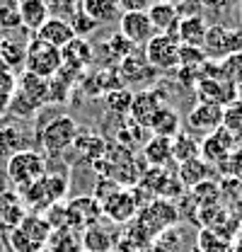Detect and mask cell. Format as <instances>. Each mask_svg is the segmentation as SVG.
Returning a JSON list of instances; mask_svg holds the SVG:
<instances>
[{
  "label": "cell",
  "instance_id": "obj_13",
  "mask_svg": "<svg viewBox=\"0 0 242 252\" xmlns=\"http://www.w3.org/2000/svg\"><path fill=\"white\" fill-rule=\"evenodd\" d=\"M167 104L162 99L160 90H141V93H133V102H131V112L128 117L136 122V124L151 128V122L155 119V114L160 112V107Z\"/></svg>",
  "mask_w": 242,
  "mask_h": 252
},
{
  "label": "cell",
  "instance_id": "obj_21",
  "mask_svg": "<svg viewBox=\"0 0 242 252\" xmlns=\"http://www.w3.org/2000/svg\"><path fill=\"white\" fill-rule=\"evenodd\" d=\"M60 56H63V65L78 70V73H85V68L92 63V46L88 39H80L75 36L68 46L60 49Z\"/></svg>",
  "mask_w": 242,
  "mask_h": 252
},
{
  "label": "cell",
  "instance_id": "obj_58",
  "mask_svg": "<svg viewBox=\"0 0 242 252\" xmlns=\"http://www.w3.org/2000/svg\"><path fill=\"white\" fill-rule=\"evenodd\" d=\"M240 185H242V177H240Z\"/></svg>",
  "mask_w": 242,
  "mask_h": 252
},
{
  "label": "cell",
  "instance_id": "obj_11",
  "mask_svg": "<svg viewBox=\"0 0 242 252\" xmlns=\"http://www.w3.org/2000/svg\"><path fill=\"white\" fill-rule=\"evenodd\" d=\"M194 90H196L199 102H211V104L225 107V104H230L233 99H238V90H240V88H235L233 83H228L223 75H218V78H204V75H201Z\"/></svg>",
  "mask_w": 242,
  "mask_h": 252
},
{
  "label": "cell",
  "instance_id": "obj_47",
  "mask_svg": "<svg viewBox=\"0 0 242 252\" xmlns=\"http://www.w3.org/2000/svg\"><path fill=\"white\" fill-rule=\"evenodd\" d=\"M152 0H119L121 12H148Z\"/></svg>",
  "mask_w": 242,
  "mask_h": 252
},
{
  "label": "cell",
  "instance_id": "obj_15",
  "mask_svg": "<svg viewBox=\"0 0 242 252\" xmlns=\"http://www.w3.org/2000/svg\"><path fill=\"white\" fill-rule=\"evenodd\" d=\"M27 214H30V211H27L22 196H20L15 189L0 191V230L7 233V230L17 228Z\"/></svg>",
  "mask_w": 242,
  "mask_h": 252
},
{
  "label": "cell",
  "instance_id": "obj_40",
  "mask_svg": "<svg viewBox=\"0 0 242 252\" xmlns=\"http://www.w3.org/2000/svg\"><path fill=\"white\" fill-rule=\"evenodd\" d=\"M10 114H15L17 119H31L36 112H39V107L31 102V99H27L22 93H17L15 90V94H12V99H10V109H7Z\"/></svg>",
  "mask_w": 242,
  "mask_h": 252
},
{
  "label": "cell",
  "instance_id": "obj_31",
  "mask_svg": "<svg viewBox=\"0 0 242 252\" xmlns=\"http://www.w3.org/2000/svg\"><path fill=\"white\" fill-rule=\"evenodd\" d=\"M199 143L201 141H196V136H191L189 131H180L172 138V160L186 162V160L199 158Z\"/></svg>",
  "mask_w": 242,
  "mask_h": 252
},
{
  "label": "cell",
  "instance_id": "obj_8",
  "mask_svg": "<svg viewBox=\"0 0 242 252\" xmlns=\"http://www.w3.org/2000/svg\"><path fill=\"white\" fill-rule=\"evenodd\" d=\"M180 39L177 34H155L143 46V56L155 70L180 68Z\"/></svg>",
  "mask_w": 242,
  "mask_h": 252
},
{
  "label": "cell",
  "instance_id": "obj_52",
  "mask_svg": "<svg viewBox=\"0 0 242 252\" xmlns=\"http://www.w3.org/2000/svg\"><path fill=\"white\" fill-rule=\"evenodd\" d=\"M2 248H5V240H2V235H0V252H2Z\"/></svg>",
  "mask_w": 242,
  "mask_h": 252
},
{
  "label": "cell",
  "instance_id": "obj_51",
  "mask_svg": "<svg viewBox=\"0 0 242 252\" xmlns=\"http://www.w3.org/2000/svg\"><path fill=\"white\" fill-rule=\"evenodd\" d=\"M152 2H177V0H152Z\"/></svg>",
  "mask_w": 242,
  "mask_h": 252
},
{
  "label": "cell",
  "instance_id": "obj_48",
  "mask_svg": "<svg viewBox=\"0 0 242 252\" xmlns=\"http://www.w3.org/2000/svg\"><path fill=\"white\" fill-rule=\"evenodd\" d=\"M196 2L206 12H220V10H225L230 5V0H196Z\"/></svg>",
  "mask_w": 242,
  "mask_h": 252
},
{
  "label": "cell",
  "instance_id": "obj_32",
  "mask_svg": "<svg viewBox=\"0 0 242 252\" xmlns=\"http://www.w3.org/2000/svg\"><path fill=\"white\" fill-rule=\"evenodd\" d=\"M196 248L201 252H233V240L211 228H201L196 235Z\"/></svg>",
  "mask_w": 242,
  "mask_h": 252
},
{
  "label": "cell",
  "instance_id": "obj_9",
  "mask_svg": "<svg viewBox=\"0 0 242 252\" xmlns=\"http://www.w3.org/2000/svg\"><path fill=\"white\" fill-rule=\"evenodd\" d=\"M102 219V204L92 196H75L65 204V223L75 230H88L92 225H97Z\"/></svg>",
  "mask_w": 242,
  "mask_h": 252
},
{
  "label": "cell",
  "instance_id": "obj_6",
  "mask_svg": "<svg viewBox=\"0 0 242 252\" xmlns=\"http://www.w3.org/2000/svg\"><path fill=\"white\" fill-rule=\"evenodd\" d=\"M201 49L209 61H223L225 56L242 51V30L225 27V25H209L206 41Z\"/></svg>",
  "mask_w": 242,
  "mask_h": 252
},
{
  "label": "cell",
  "instance_id": "obj_46",
  "mask_svg": "<svg viewBox=\"0 0 242 252\" xmlns=\"http://www.w3.org/2000/svg\"><path fill=\"white\" fill-rule=\"evenodd\" d=\"M177 78H180L182 85H186V88H196V83H199V78H201V68H177Z\"/></svg>",
  "mask_w": 242,
  "mask_h": 252
},
{
  "label": "cell",
  "instance_id": "obj_17",
  "mask_svg": "<svg viewBox=\"0 0 242 252\" xmlns=\"http://www.w3.org/2000/svg\"><path fill=\"white\" fill-rule=\"evenodd\" d=\"M148 17L155 34H177V25H180L177 2H152L148 7Z\"/></svg>",
  "mask_w": 242,
  "mask_h": 252
},
{
  "label": "cell",
  "instance_id": "obj_50",
  "mask_svg": "<svg viewBox=\"0 0 242 252\" xmlns=\"http://www.w3.org/2000/svg\"><path fill=\"white\" fill-rule=\"evenodd\" d=\"M146 252H167V250H165V248H160V245L155 243V245H148V250Z\"/></svg>",
  "mask_w": 242,
  "mask_h": 252
},
{
  "label": "cell",
  "instance_id": "obj_30",
  "mask_svg": "<svg viewBox=\"0 0 242 252\" xmlns=\"http://www.w3.org/2000/svg\"><path fill=\"white\" fill-rule=\"evenodd\" d=\"M25 56H27V41H17V39H7L2 36V46H0V61L5 63L12 73L25 68Z\"/></svg>",
  "mask_w": 242,
  "mask_h": 252
},
{
  "label": "cell",
  "instance_id": "obj_42",
  "mask_svg": "<svg viewBox=\"0 0 242 252\" xmlns=\"http://www.w3.org/2000/svg\"><path fill=\"white\" fill-rule=\"evenodd\" d=\"M209 61L204 49L199 46H180V65L182 68H201Z\"/></svg>",
  "mask_w": 242,
  "mask_h": 252
},
{
  "label": "cell",
  "instance_id": "obj_12",
  "mask_svg": "<svg viewBox=\"0 0 242 252\" xmlns=\"http://www.w3.org/2000/svg\"><path fill=\"white\" fill-rule=\"evenodd\" d=\"M119 34L123 39H128L133 46H146L155 36V30H152L148 12H121Z\"/></svg>",
  "mask_w": 242,
  "mask_h": 252
},
{
  "label": "cell",
  "instance_id": "obj_43",
  "mask_svg": "<svg viewBox=\"0 0 242 252\" xmlns=\"http://www.w3.org/2000/svg\"><path fill=\"white\" fill-rule=\"evenodd\" d=\"M49 5V12L51 17H60V20H70L78 7H80V0H46Z\"/></svg>",
  "mask_w": 242,
  "mask_h": 252
},
{
  "label": "cell",
  "instance_id": "obj_37",
  "mask_svg": "<svg viewBox=\"0 0 242 252\" xmlns=\"http://www.w3.org/2000/svg\"><path fill=\"white\" fill-rule=\"evenodd\" d=\"M0 30H22L20 0H0Z\"/></svg>",
  "mask_w": 242,
  "mask_h": 252
},
{
  "label": "cell",
  "instance_id": "obj_56",
  "mask_svg": "<svg viewBox=\"0 0 242 252\" xmlns=\"http://www.w3.org/2000/svg\"><path fill=\"white\" fill-rule=\"evenodd\" d=\"M0 46H2V34H0Z\"/></svg>",
  "mask_w": 242,
  "mask_h": 252
},
{
  "label": "cell",
  "instance_id": "obj_7",
  "mask_svg": "<svg viewBox=\"0 0 242 252\" xmlns=\"http://www.w3.org/2000/svg\"><path fill=\"white\" fill-rule=\"evenodd\" d=\"M240 148V138L233 133V131H228V128H215L213 133L209 136H204V141L199 143V158L206 162V165H211V167H220L233 151H238Z\"/></svg>",
  "mask_w": 242,
  "mask_h": 252
},
{
  "label": "cell",
  "instance_id": "obj_55",
  "mask_svg": "<svg viewBox=\"0 0 242 252\" xmlns=\"http://www.w3.org/2000/svg\"><path fill=\"white\" fill-rule=\"evenodd\" d=\"M191 252H201V250H199V248H194V250H191Z\"/></svg>",
  "mask_w": 242,
  "mask_h": 252
},
{
  "label": "cell",
  "instance_id": "obj_54",
  "mask_svg": "<svg viewBox=\"0 0 242 252\" xmlns=\"http://www.w3.org/2000/svg\"><path fill=\"white\" fill-rule=\"evenodd\" d=\"M39 252H51V250H49V248H44V250H39Z\"/></svg>",
  "mask_w": 242,
  "mask_h": 252
},
{
  "label": "cell",
  "instance_id": "obj_29",
  "mask_svg": "<svg viewBox=\"0 0 242 252\" xmlns=\"http://www.w3.org/2000/svg\"><path fill=\"white\" fill-rule=\"evenodd\" d=\"M27 238H31L39 248H46V243H49V235H51V225H49V220L44 219L41 214H34V211H30L25 219H22V223L17 225Z\"/></svg>",
  "mask_w": 242,
  "mask_h": 252
},
{
  "label": "cell",
  "instance_id": "obj_27",
  "mask_svg": "<svg viewBox=\"0 0 242 252\" xmlns=\"http://www.w3.org/2000/svg\"><path fill=\"white\" fill-rule=\"evenodd\" d=\"M209 175H211V165H206L201 158L180 162V167H177V180H180V185L182 187H189V189H194L196 185L206 182Z\"/></svg>",
  "mask_w": 242,
  "mask_h": 252
},
{
  "label": "cell",
  "instance_id": "obj_5",
  "mask_svg": "<svg viewBox=\"0 0 242 252\" xmlns=\"http://www.w3.org/2000/svg\"><path fill=\"white\" fill-rule=\"evenodd\" d=\"M136 220L148 230V235L155 240L162 230L175 228V225L180 223V211H177V206L170 204L167 199H152V201H148V204L138 211Z\"/></svg>",
  "mask_w": 242,
  "mask_h": 252
},
{
  "label": "cell",
  "instance_id": "obj_24",
  "mask_svg": "<svg viewBox=\"0 0 242 252\" xmlns=\"http://www.w3.org/2000/svg\"><path fill=\"white\" fill-rule=\"evenodd\" d=\"M31 148L30 138H27V131L17 124H7L0 128V158H10L20 151H27Z\"/></svg>",
  "mask_w": 242,
  "mask_h": 252
},
{
  "label": "cell",
  "instance_id": "obj_20",
  "mask_svg": "<svg viewBox=\"0 0 242 252\" xmlns=\"http://www.w3.org/2000/svg\"><path fill=\"white\" fill-rule=\"evenodd\" d=\"M17 93H22L27 99H31L39 109H44L49 104V80L46 78H39L34 73L22 70L17 75Z\"/></svg>",
  "mask_w": 242,
  "mask_h": 252
},
{
  "label": "cell",
  "instance_id": "obj_2",
  "mask_svg": "<svg viewBox=\"0 0 242 252\" xmlns=\"http://www.w3.org/2000/svg\"><path fill=\"white\" fill-rule=\"evenodd\" d=\"M78 131H80V128H78L75 119H73L70 114H59V117H54L46 126L39 128L36 138H39L41 148H44L49 156H59V153L68 151V148L75 143Z\"/></svg>",
  "mask_w": 242,
  "mask_h": 252
},
{
  "label": "cell",
  "instance_id": "obj_25",
  "mask_svg": "<svg viewBox=\"0 0 242 252\" xmlns=\"http://www.w3.org/2000/svg\"><path fill=\"white\" fill-rule=\"evenodd\" d=\"M46 248L51 252H83V235H80V230L63 225V228L51 230Z\"/></svg>",
  "mask_w": 242,
  "mask_h": 252
},
{
  "label": "cell",
  "instance_id": "obj_18",
  "mask_svg": "<svg viewBox=\"0 0 242 252\" xmlns=\"http://www.w3.org/2000/svg\"><path fill=\"white\" fill-rule=\"evenodd\" d=\"M151 128L146 126L136 124L131 117H121V124H119V131H117V143L123 146L126 151H143V146L148 143L151 138Z\"/></svg>",
  "mask_w": 242,
  "mask_h": 252
},
{
  "label": "cell",
  "instance_id": "obj_16",
  "mask_svg": "<svg viewBox=\"0 0 242 252\" xmlns=\"http://www.w3.org/2000/svg\"><path fill=\"white\" fill-rule=\"evenodd\" d=\"M36 39H41L44 44H49V46H56V49H63V46H68L73 39H75V32L70 27V22L68 20H60V17H49L44 25H41V30L34 34Z\"/></svg>",
  "mask_w": 242,
  "mask_h": 252
},
{
  "label": "cell",
  "instance_id": "obj_45",
  "mask_svg": "<svg viewBox=\"0 0 242 252\" xmlns=\"http://www.w3.org/2000/svg\"><path fill=\"white\" fill-rule=\"evenodd\" d=\"M133 49H136V46H133L128 39H123L119 32L109 39V51H112V56H114V59H121V61H123L128 54H133Z\"/></svg>",
  "mask_w": 242,
  "mask_h": 252
},
{
  "label": "cell",
  "instance_id": "obj_41",
  "mask_svg": "<svg viewBox=\"0 0 242 252\" xmlns=\"http://www.w3.org/2000/svg\"><path fill=\"white\" fill-rule=\"evenodd\" d=\"M68 22H70V27H73V32H75V36H80V39H88L92 32H97L99 27H102V25H97L94 20H90L80 7H78V12H75Z\"/></svg>",
  "mask_w": 242,
  "mask_h": 252
},
{
  "label": "cell",
  "instance_id": "obj_33",
  "mask_svg": "<svg viewBox=\"0 0 242 252\" xmlns=\"http://www.w3.org/2000/svg\"><path fill=\"white\" fill-rule=\"evenodd\" d=\"M112 248H114V238L99 223L85 230V235H83V250L85 252H109Z\"/></svg>",
  "mask_w": 242,
  "mask_h": 252
},
{
  "label": "cell",
  "instance_id": "obj_26",
  "mask_svg": "<svg viewBox=\"0 0 242 252\" xmlns=\"http://www.w3.org/2000/svg\"><path fill=\"white\" fill-rule=\"evenodd\" d=\"M141 153H143V160L148 162V167H165L172 160V138L151 136Z\"/></svg>",
  "mask_w": 242,
  "mask_h": 252
},
{
  "label": "cell",
  "instance_id": "obj_10",
  "mask_svg": "<svg viewBox=\"0 0 242 252\" xmlns=\"http://www.w3.org/2000/svg\"><path fill=\"white\" fill-rule=\"evenodd\" d=\"M186 126H189V133H201V136H209L215 128L223 126V107L220 104H211V102H199L189 109L186 114Z\"/></svg>",
  "mask_w": 242,
  "mask_h": 252
},
{
  "label": "cell",
  "instance_id": "obj_4",
  "mask_svg": "<svg viewBox=\"0 0 242 252\" xmlns=\"http://www.w3.org/2000/svg\"><path fill=\"white\" fill-rule=\"evenodd\" d=\"M63 65V56H60V49L56 46H49L44 44L41 39L31 36L27 41V56H25V70L34 73L39 78H54Z\"/></svg>",
  "mask_w": 242,
  "mask_h": 252
},
{
  "label": "cell",
  "instance_id": "obj_22",
  "mask_svg": "<svg viewBox=\"0 0 242 252\" xmlns=\"http://www.w3.org/2000/svg\"><path fill=\"white\" fill-rule=\"evenodd\" d=\"M51 17L46 0H20V20H22V30L36 32L41 30V25Z\"/></svg>",
  "mask_w": 242,
  "mask_h": 252
},
{
  "label": "cell",
  "instance_id": "obj_44",
  "mask_svg": "<svg viewBox=\"0 0 242 252\" xmlns=\"http://www.w3.org/2000/svg\"><path fill=\"white\" fill-rule=\"evenodd\" d=\"M70 88L73 85H68L63 78L59 75H54V78H49V102H54V104H63V102H68V97H70Z\"/></svg>",
  "mask_w": 242,
  "mask_h": 252
},
{
  "label": "cell",
  "instance_id": "obj_23",
  "mask_svg": "<svg viewBox=\"0 0 242 252\" xmlns=\"http://www.w3.org/2000/svg\"><path fill=\"white\" fill-rule=\"evenodd\" d=\"M182 131V117L180 112L170 104H162L160 112L155 114L151 122V133L152 136H162V138H175Z\"/></svg>",
  "mask_w": 242,
  "mask_h": 252
},
{
  "label": "cell",
  "instance_id": "obj_39",
  "mask_svg": "<svg viewBox=\"0 0 242 252\" xmlns=\"http://www.w3.org/2000/svg\"><path fill=\"white\" fill-rule=\"evenodd\" d=\"M5 245H7L12 252H39V250H44V248H39L31 238H27L20 228H12V230L5 233Z\"/></svg>",
  "mask_w": 242,
  "mask_h": 252
},
{
  "label": "cell",
  "instance_id": "obj_14",
  "mask_svg": "<svg viewBox=\"0 0 242 252\" xmlns=\"http://www.w3.org/2000/svg\"><path fill=\"white\" fill-rule=\"evenodd\" d=\"M157 75V70L152 68L151 63L146 61V56L143 54H128L123 61L119 63V78L121 83H123V88L131 83V85H141V83H151L152 78Z\"/></svg>",
  "mask_w": 242,
  "mask_h": 252
},
{
  "label": "cell",
  "instance_id": "obj_57",
  "mask_svg": "<svg viewBox=\"0 0 242 252\" xmlns=\"http://www.w3.org/2000/svg\"><path fill=\"white\" fill-rule=\"evenodd\" d=\"M177 2H186V0H177Z\"/></svg>",
  "mask_w": 242,
  "mask_h": 252
},
{
  "label": "cell",
  "instance_id": "obj_3",
  "mask_svg": "<svg viewBox=\"0 0 242 252\" xmlns=\"http://www.w3.org/2000/svg\"><path fill=\"white\" fill-rule=\"evenodd\" d=\"M141 189H126L119 187L109 199L102 201V216L109 219L112 223H119V225H126L138 216V211L146 206V201L141 199Z\"/></svg>",
  "mask_w": 242,
  "mask_h": 252
},
{
  "label": "cell",
  "instance_id": "obj_35",
  "mask_svg": "<svg viewBox=\"0 0 242 252\" xmlns=\"http://www.w3.org/2000/svg\"><path fill=\"white\" fill-rule=\"evenodd\" d=\"M191 199H194V204L199 209L201 206H215L220 201V185L206 180V182H201V185H196L191 189Z\"/></svg>",
  "mask_w": 242,
  "mask_h": 252
},
{
  "label": "cell",
  "instance_id": "obj_28",
  "mask_svg": "<svg viewBox=\"0 0 242 252\" xmlns=\"http://www.w3.org/2000/svg\"><path fill=\"white\" fill-rule=\"evenodd\" d=\"M80 10L97 25H107L119 15V0H80Z\"/></svg>",
  "mask_w": 242,
  "mask_h": 252
},
{
  "label": "cell",
  "instance_id": "obj_36",
  "mask_svg": "<svg viewBox=\"0 0 242 252\" xmlns=\"http://www.w3.org/2000/svg\"><path fill=\"white\" fill-rule=\"evenodd\" d=\"M218 68H220V75L228 83H233L235 88H242V51L230 54L223 61H218Z\"/></svg>",
  "mask_w": 242,
  "mask_h": 252
},
{
  "label": "cell",
  "instance_id": "obj_1",
  "mask_svg": "<svg viewBox=\"0 0 242 252\" xmlns=\"http://www.w3.org/2000/svg\"><path fill=\"white\" fill-rule=\"evenodd\" d=\"M46 172H49L46 156H41V153L34 151V148L20 151V153L10 156L7 162H5V177H7V182L17 189V191L34 185V182H39Z\"/></svg>",
  "mask_w": 242,
  "mask_h": 252
},
{
  "label": "cell",
  "instance_id": "obj_38",
  "mask_svg": "<svg viewBox=\"0 0 242 252\" xmlns=\"http://www.w3.org/2000/svg\"><path fill=\"white\" fill-rule=\"evenodd\" d=\"M223 128L233 131L235 136H242V99H233L223 107Z\"/></svg>",
  "mask_w": 242,
  "mask_h": 252
},
{
  "label": "cell",
  "instance_id": "obj_49",
  "mask_svg": "<svg viewBox=\"0 0 242 252\" xmlns=\"http://www.w3.org/2000/svg\"><path fill=\"white\" fill-rule=\"evenodd\" d=\"M233 252H242V230L235 235V240H233Z\"/></svg>",
  "mask_w": 242,
  "mask_h": 252
},
{
  "label": "cell",
  "instance_id": "obj_59",
  "mask_svg": "<svg viewBox=\"0 0 242 252\" xmlns=\"http://www.w3.org/2000/svg\"><path fill=\"white\" fill-rule=\"evenodd\" d=\"M240 2H242V0H240Z\"/></svg>",
  "mask_w": 242,
  "mask_h": 252
},
{
  "label": "cell",
  "instance_id": "obj_34",
  "mask_svg": "<svg viewBox=\"0 0 242 252\" xmlns=\"http://www.w3.org/2000/svg\"><path fill=\"white\" fill-rule=\"evenodd\" d=\"M104 99H107V109H109L112 114H117V117H128L131 102H133V93H131L128 88H117V90H112V93L104 94Z\"/></svg>",
  "mask_w": 242,
  "mask_h": 252
},
{
  "label": "cell",
  "instance_id": "obj_53",
  "mask_svg": "<svg viewBox=\"0 0 242 252\" xmlns=\"http://www.w3.org/2000/svg\"><path fill=\"white\" fill-rule=\"evenodd\" d=\"M240 25H242V2H240Z\"/></svg>",
  "mask_w": 242,
  "mask_h": 252
},
{
  "label": "cell",
  "instance_id": "obj_19",
  "mask_svg": "<svg viewBox=\"0 0 242 252\" xmlns=\"http://www.w3.org/2000/svg\"><path fill=\"white\" fill-rule=\"evenodd\" d=\"M206 32H209V22L201 15H189V17H180L177 25V39L182 46H204L206 41Z\"/></svg>",
  "mask_w": 242,
  "mask_h": 252
}]
</instances>
